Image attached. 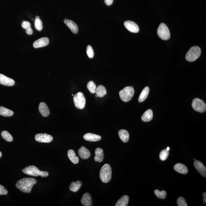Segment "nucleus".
Segmentation results:
<instances>
[{
	"label": "nucleus",
	"mask_w": 206,
	"mask_h": 206,
	"mask_svg": "<svg viewBox=\"0 0 206 206\" xmlns=\"http://www.w3.org/2000/svg\"><path fill=\"white\" fill-rule=\"evenodd\" d=\"M36 183L37 181L34 178H24L17 182L16 187L24 193H30L33 185Z\"/></svg>",
	"instance_id": "obj_1"
},
{
	"label": "nucleus",
	"mask_w": 206,
	"mask_h": 206,
	"mask_svg": "<svg viewBox=\"0 0 206 206\" xmlns=\"http://www.w3.org/2000/svg\"><path fill=\"white\" fill-rule=\"evenodd\" d=\"M23 173L28 175L33 176H41L42 177H47L48 173L47 172H43L39 170L38 168L34 165H30L22 169Z\"/></svg>",
	"instance_id": "obj_2"
},
{
	"label": "nucleus",
	"mask_w": 206,
	"mask_h": 206,
	"mask_svg": "<svg viewBox=\"0 0 206 206\" xmlns=\"http://www.w3.org/2000/svg\"><path fill=\"white\" fill-rule=\"evenodd\" d=\"M112 170L110 165L105 164L102 166L100 172V177L102 182L107 183L110 181L111 178Z\"/></svg>",
	"instance_id": "obj_3"
},
{
	"label": "nucleus",
	"mask_w": 206,
	"mask_h": 206,
	"mask_svg": "<svg viewBox=\"0 0 206 206\" xmlns=\"http://www.w3.org/2000/svg\"><path fill=\"white\" fill-rule=\"evenodd\" d=\"M201 49L199 47H192L186 54V60L190 62L194 61L199 58L201 55Z\"/></svg>",
	"instance_id": "obj_4"
},
{
	"label": "nucleus",
	"mask_w": 206,
	"mask_h": 206,
	"mask_svg": "<svg viewBox=\"0 0 206 206\" xmlns=\"http://www.w3.org/2000/svg\"><path fill=\"white\" fill-rule=\"evenodd\" d=\"M134 88L130 87H125L119 92L120 99L125 102L130 101L134 96Z\"/></svg>",
	"instance_id": "obj_5"
},
{
	"label": "nucleus",
	"mask_w": 206,
	"mask_h": 206,
	"mask_svg": "<svg viewBox=\"0 0 206 206\" xmlns=\"http://www.w3.org/2000/svg\"><path fill=\"white\" fill-rule=\"evenodd\" d=\"M157 34L160 38L164 40H169L170 37V33L167 25L164 23L160 24L157 30Z\"/></svg>",
	"instance_id": "obj_6"
},
{
	"label": "nucleus",
	"mask_w": 206,
	"mask_h": 206,
	"mask_svg": "<svg viewBox=\"0 0 206 206\" xmlns=\"http://www.w3.org/2000/svg\"><path fill=\"white\" fill-rule=\"evenodd\" d=\"M74 104L77 108L83 109L86 105V99L84 94L82 92L77 93L73 97Z\"/></svg>",
	"instance_id": "obj_7"
},
{
	"label": "nucleus",
	"mask_w": 206,
	"mask_h": 206,
	"mask_svg": "<svg viewBox=\"0 0 206 206\" xmlns=\"http://www.w3.org/2000/svg\"><path fill=\"white\" fill-rule=\"evenodd\" d=\"M192 106L194 110L199 112L203 113L206 111L205 103L204 101L199 98H195L193 100Z\"/></svg>",
	"instance_id": "obj_8"
},
{
	"label": "nucleus",
	"mask_w": 206,
	"mask_h": 206,
	"mask_svg": "<svg viewBox=\"0 0 206 206\" xmlns=\"http://www.w3.org/2000/svg\"><path fill=\"white\" fill-rule=\"evenodd\" d=\"M35 139L37 142L43 143H50L53 139V137L46 133H40L36 134L35 136Z\"/></svg>",
	"instance_id": "obj_9"
},
{
	"label": "nucleus",
	"mask_w": 206,
	"mask_h": 206,
	"mask_svg": "<svg viewBox=\"0 0 206 206\" xmlns=\"http://www.w3.org/2000/svg\"><path fill=\"white\" fill-rule=\"evenodd\" d=\"M125 28L132 33H137L139 32V28L138 25L134 21H128L124 22Z\"/></svg>",
	"instance_id": "obj_10"
},
{
	"label": "nucleus",
	"mask_w": 206,
	"mask_h": 206,
	"mask_svg": "<svg viewBox=\"0 0 206 206\" xmlns=\"http://www.w3.org/2000/svg\"><path fill=\"white\" fill-rule=\"evenodd\" d=\"M15 84V82L13 79L0 74V84L3 85L11 87Z\"/></svg>",
	"instance_id": "obj_11"
},
{
	"label": "nucleus",
	"mask_w": 206,
	"mask_h": 206,
	"mask_svg": "<svg viewBox=\"0 0 206 206\" xmlns=\"http://www.w3.org/2000/svg\"><path fill=\"white\" fill-rule=\"evenodd\" d=\"M195 168L199 173L203 177H206V168L202 163L199 160H196L194 162Z\"/></svg>",
	"instance_id": "obj_12"
},
{
	"label": "nucleus",
	"mask_w": 206,
	"mask_h": 206,
	"mask_svg": "<svg viewBox=\"0 0 206 206\" xmlns=\"http://www.w3.org/2000/svg\"><path fill=\"white\" fill-rule=\"evenodd\" d=\"M49 43V40L48 37H42L35 41L33 45L35 48H42L48 45Z\"/></svg>",
	"instance_id": "obj_13"
},
{
	"label": "nucleus",
	"mask_w": 206,
	"mask_h": 206,
	"mask_svg": "<svg viewBox=\"0 0 206 206\" xmlns=\"http://www.w3.org/2000/svg\"><path fill=\"white\" fill-rule=\"evenodd\" d=\"M64 22L65 25L70 28L73 33L75 34L78 33V26L73 21L68 20V19H65L64 20Z\"/></svg>",
	"instance_id": "obj_14"
},
{
	"label": "nucleus",
	"mask_w": 206,
	"mask_h": 206,
	"mask_svg": "<svg viewBox=\"0 0 206 206\" xmlns=\"http://www.w3.org/2000/svg\"><path fill=\"white\" fill-rule=\"evenodd\" d=\"M39 111L43 116L48 117L50 114V110L48 106L44 102H41L39 106Z\"/></svg>",
	"instance_id": "obj_15"
},
{
	"label": "nucleus",
	"mask_w": 206,
	"mask_h": 206,
	"mask_svg": "<svg viewBox=\"0 0 206 206\" xmlns=\"http://www.w3.org/2000/svg\"><path fill=\"white\" fill-rule=\"evenodd\" d=\"M83 137L86 141L91 142H96L101 139V137L100 136L91 133H88L85 134Z\"/></svg>",
	"instance_id": "obj_16"
},
{
	"label": "nucleus",
	"mask_w": 206,
	"mask_h": 206,
	"mask_svg": "<svg viewBox=\"0 0 206 206\" xmlns=\"http://www.w3.org/2000/svg\"><path fill=\"white\" fill-rule=\"evenodd\" d=\"M81 203L84 206H91L92 201L91 195L89 193L84 194L81 199Z\"/></svg>",
	"instance_id": "obj_17"
},
{
	"label": "nucleus",
	"mask_w": 206,
	"mask_h": 206,
	"mask_svg": "<svg viewBox=\"0 0 206 206\" xmlns=\"http://www.w3.org/2000/svg\"><path fill=\"white\" fill-rule=\"evenodd\" d=\"M78 153L79 157L84 160L87 159L89 158L91 156L90 151L84 146H82L79 149Z\"/></svg>",
	"instance_id": "obj_18"
},
{
	"label": "nucleus",
	"mask_w": 206,
	"mask_h": 206,
	"mask_svg": "<svg viewBox=\"0 0 206 206\" xmlns=\"http://www.w3.org/2000/svg\"><path fill=\"white\" fill-rule=\"evenodd\" d=\"M95 157H94V160L97 162H101L103 161V157H104V153H103V150L101 148H97L95 149Z\"/></svg>",
	"instance_id": "obj_19"
},
{
	"label": "nucleus",
	"mask_w": 206,
	"mask_h": 206,
	"mask_svg": "<svg viewBox=\"0 0 206 206\" xmlns=\"http://www.w3.org/2000/svg\"><path fill=\"white\" fill-rule=\"evenodd\" d=\"M174 169L178 173L183 174H186L188 173V168L183 164L177 163L176 164L174 167Z\"/></svg>",
	"instance_id": "obj_20"
},
{
	"label": "nucleus",
	"mask_w": 206,
	"mask_h": 206,
	"mask_svg": "<svg viewBox=\"0 0 206 206\" xmlns=\"http://www.w3.org/2000/svg\"><path fill=\"white\" fill-rule=\"evenodd\" d=\"M153 117V111L151 109H148L142 114L141 119L144 122H150Z\"/></svg>",
	"instance_id": "obj_21"
},
{
	"label": "nucleus",
	"mask_w": 206,
	"mask_h": 206,
	"mask_svg": "<svg viewBox=\"0 0 206 206\" xmlns=\"http://www.w3.org/2000/svg\"><path fill=\"white\" fill-rule=\"evenodd\" d=\"M107 93V90L104 86L100 85L96 87L95 93L97 97L102 98L106 95Z\"/></svg>",
	"instance_id": "obj_22"
},
{
	"label": "nucleus",
	"mask_w": 206,
	"mask_h": 206,
	"mask_svg": "<svg viewBox=\"0 0 206 206\" xmlns=\"http://www.w3.org/2000/svg\"><path fill=\"white\" fill-rule=\"evenodd\" d=\"M69 158L73 164H76L79 162L78 157L76 155L75 151L73 150L70 149L69 150L67 153Z\"/></svg>",
	"instance_id": "obj_23"
},
{
	"label": "nucleus",
	"mask_w": 206,
	"mask_h": 206,
	"mask_svg": "<svg viewBox=\"0 0 206 206\" xmlns=\"http://www.w3.org/2000/svg\"><path fill=\"white\" fill-rule=\"evenodd\" d=\"M118 135L122 142L126 143L129 141L130 135L128 132L125 130H121L118 132Z\"/></svg>",
	"instance_id": "obj_24"
},
{
	"label": "nucleus",
	"mask_w": 206,
	"mask_h": 206,
	"mask_svg": "<svg viewBox=\"0 0 206 206\" xmlns=\"http://www.w3.org/2000/svg\"><path fill=\"white\" fill-rule=\"evenodd\" d=\"M149 91L150 89L149 87H145L140 94L138 99V101L139 102H142L145 101L149 95Z\"/></svg>",
	"instance_id": "obj_25"
},
{
	"label": "nucleus",
	"mask_w": 206,
	"mask_h": 206,
	"mask_svg": "<svg viewBox=\"0 0 206 206\" xmlns=\"http://www.w3.org/2000/svg\"><path fill=\"white\" fill-rule=\"evenodd\" d=\"M129 197L127 195L122 196L117 201L116 206H127L128 204Z\"/></svg>",
	"instance_id": "obj_26"
},
{
	"label": "nucleus",
	"mask_w": 206,
	"mask_h": 206,
	"mask_svg": "<svg viewBox=\"0 0 206 206\" xmlns=\"http://www.w3.org/2000/svg\"><path fill=\"white\" fill-rule=\"evenodd\" d=\"M82 184V183L80 181H78L76 182H73L70 185V190L74 192H77L80 189Z\"/></svg>",
	"instance_id": "obj_27"
},
{
	"label": "nucleus",
	"mask_w": 206,
	"mask_h": 206,
	"mask_svg": "<svg viewBox=\"0 0 206 206\" xmlns=\"http://www.w3.org/2000/svg\"><path fill=\"white\" fill-rule=\"evenodd\" d=\"M14 112L12 110L2 106L0 107V115L5 117H9L12 116Z\"/></svg>",
	"instance_id": "obj_28"
},
{
	"label": "nucleus",
	"mask_w": 206,
	"mask_h": 206,
	"mask_svg": "<svg viewBox=\"0 0 206 206\" xmlns=\"http://www.w3.org/2000/svg\"><path fill=\"white\" fill-rule=\"evenodd\" d=\"M34 26L36 30L41 31L43 29L42 21L40 19L39 16H36L35 20Z\"/></svg>",
	"instance_id": "obj_29"
},
{
	"label": "nucleus",
	"mask_w": 206,
	"mask_h": 206,
	"mask_svg": "<svg viewBox=\"0 0 206 206\" xmlns=\"http://www.w3.org/2000/svg\"><path fill=\"white\" fill-rule=\"evenodd\" d=\"M1 136L4 139L8 142H11L13 141V137L10 133L6 130H4L1 133Z\"/></svg>",
	"instance_id": "obj_30"
},
{
	"label": "nucleus",
	"mask_w": 206,
	"mask_h": 206,
	"mask_svg": "<svg viewBox=\"0 0 206 206\" xmlns=\"http://www.w3.org/2000/svg\"><path fill=\"white\" fill-rule=\"evenodd\" d=\"M96 87V84L93 81H90L87 83V88L92 94L95 93Z\"/></svg>",
	"instance_id": "obj_31"
},
{
	"label": "nucleus",
	"mask_w": 206,
	"mask_h": 206,
	"mask_svg": "<svg viewBox=\"0 0 206 206\" xmlns=\"http://www.w3.org/2000/svg\"><path fill=\"white\" fill-rule=\"evenodd\" d=\"M155 194L158 198L164 199L166 197V193L165 191H160L158 190L155 191Z\"/></svg>",
	"instance_id": "obj_32"
},
{
	"label": "nucleus",
	"mask_w": 206,
	"mask_h": 206,
	"mask_svg": "<svg viewBox=\"0 0 206 206\" xmlns=\"http://www.w3.org/2000/svg\"><path fill=\"white\" fill-rule=\"evenodd\" d=\"M169 151H168L166 149H164L160 152V159L162 161H165L167 158L168 155H169Z\"/></svg>",
	"instance_id": "obj_33"
},
{
	"label": "nucleus",
	"mask_w": 206,
	"mask_h": 206,
	"mask_svg": "<svg viewBox=\"0 0 206 206\" xmlns=\"http://www.w3.org/2000/svg\"><path fill=\"white\" fill-rule=\"evenodd\" d=\"M87 56L89 58L92 59L94 57V51L91 45H88L87 46Z\"/></svg>",
	"instance_id": "obj_34"
},
{
	"label": "nucleus",
	"mask_w": 206,
	"mask_h": 206,
	"mask_svg": "<svg viewBox=\"0 0 206 206\" xmlns=\"http://www.w3.org/2000/svg\"><path fill=\"white\" fill-rule=\"evenodd\" d=\"M177 203L179 206H188L185 199L183 197H179L177 199Z\"/></svg>",
	"instance_id": "obj_35"
},
{
	"label": "nucleus",
	"mask_w": 206,
	"mask_h": 206,
	"mask_svg": "<svg viewBox=\"0 0 206 206\" xmlns=\"http://www.w3.org/2000/svg\"><path fill=\"white\" fill-rule=\"evenodd\" d=\"M8 191L3 186L0 185V196L7 195Z\"/></svg>",
	"instance_id": "obj_36"
},
{
	"label": "nucleus",
	"mask_w": 206,
	"mask_h": 206,
	"mask_svg": "<svg viewBox=\"0 0 206 206\" xmlns=\"http://www.w3.org/2000/svg\"><path fill=\"white\" fill-rule=\"evenodd\" d=\"M21 26L24 29H27L31 27L30 23L28 21H23L21 24Z\"/></svg>",
	"instance_id": "obj_37"
},
{
	"label": "nucleus",
	"mask_w": 206,
	"mask_h": 206,
	"mask_svg": "<svg viewBox=\"0 0 206 206\" xmlns=\"http://www.w3.org/2000/svg\"><path fill=\"white\" fill-rule=\"evenodd\" d=\"M26 32L28 35H32L33 33V30L32 28H28V29H26Z\"/></svg>",
	"instance_id": "obj_38"
},
{
	"label": "nucleus",
	"mask_w": 206,
	"mask_h": 206,
	"mask_svg": "<svg viewBox=\"0 0 206 206\" xmlns=\"http://www.w3.org/2000/svg\"><path fill=\"white\" fill-rule=\"evenodd\" d=\"M105 3L107 5H110L113 4L114 0H104Z\"/></svg>",
	"instance_id": "obj_39"
},
{
	"label": "nucleus",
	"mask_w": 206,
	"mask_h": 206,
	"mask_svg": "<svg viewBox=\"0 0 206 206\" xmlns=\"http://www.w3.org/2000/svg\"><path fill=\"white\" fill-rule=\"evenodd\" d=\"M203 197H204V204H206V192H204V193L203 194Z\"/></svg>",
	"instance_id": "obj_40"
},
{
	"label": "nucleus",
	"mask_w": 206,
	"mask_h": 206,
	"mask_svg": "<svg viewBox=\"0 0 206 206\" xmlns=\"http://www.w3.org/2000/svg\"><path fill=\"white\" fill-rule=\"evenodd\" d=\"M2 156V153L1 151H0V158H1Z\"/></svg>",
	"instance_id": "obj_41"
},
{
	"label": "nucleus",
	"mask_w": 206,
	"mask_h": 206,
	"mask_svg": "<svg viewBox=\"0 0 206 206\" xmlns=\"http://www.w3.org/2000/svg\"><path fill=\"white\" fill-rule=\"evenodd\" d=\"M166 150L168 151H169V147H168L167 148Z\"/></svg>",
	"instance_id": "obj_42"
},
{
	"label": "nucleus",
	"mask_w": 206,
	"mask_h": 206,
	"mask_svg": "<svg viewBox=\"0 0 206 206\" xmlns=\"http://www.w3.org/2000/svg\"><path fill=\"white\" fill-rule=\"evenodd\" d=\"M194 161H196V160L195 159H194Z\"/></svg>",
	"instance_id": "obj_43"
},
{
	"label": "nucleus",
	"mask_w": 206,
	"mask_h": 206,
	"mask_svg": "<svg viewBox=\"0 0 206 206\" xmlns=\"http://www.w3.org/2000/svg\"><path fill=\"white\" fill-rule=\"evenodd\" d=\"M72 96H74L73 94H72Z\"/></svg>",
	"instance_id": "obj_44"
}]
</instances>
